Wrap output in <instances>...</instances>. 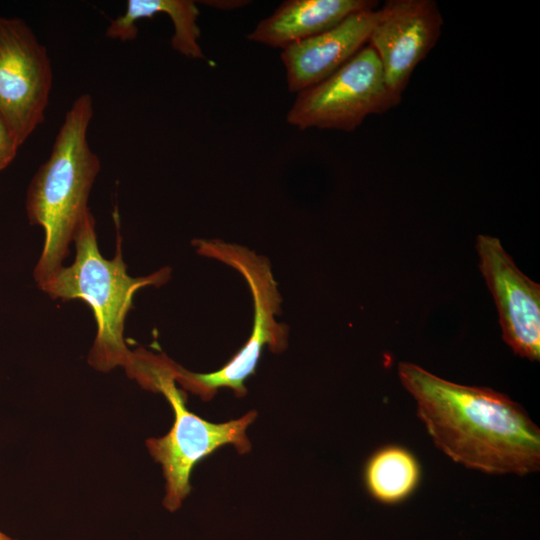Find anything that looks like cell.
I'll return each mask as SVG.
<instances>
[{
	"mask_svg": "<svg viewBox=\"0 0 540 540\" xmlns=\"http://www.w3.org/2000/svg\"><path fill=\"white\" fill-rule=\"evenodd\" d=\"M199 3H204V5L211 6L220 10H233L240 7H243L250 3L245 0H207L200 1Z\"/></svg>",
	"mask_w": 540,
	"mask_h": 540,
	"instance_id": "obj_15",
	"label": "cell"
},
{
	"mask_svg": "<svg viewBox=\"0 0 540 540\" xmlns=\"http://www.w3.org/2000/svg\"><path fill=\"white\" fill-rule=\"evenodd\" d=\"M197 252L216 258L237 271L248 282L254 302L252 334L241 350L221 369L211 373H193L173 363L172 373L176 382L210 400L218 388H231L237 397L246 395L245 380L255 373L263 348L281 352L287 346V332L275 321L280 307V295L267 259L250 250L219 240H196Z\"/></svg>",
	"mask_w": 540,
	"mask_h": 540,
	"instance_id": "obj_5",
	"label": "cell"
},
{
	"mask_svg": "<svg viewBox=\"0 0 540 540\" xmlns=\"http://www.w3.org/2000/svg\"><path fill=\"white\" fill-rule=\"evenodd\" d=\"M75 259L63 266L39 288L53 299H81L92 309L97 334L88 356V363L101 372L128 365L132 351L124 339L125 319L132 307L135 292L148 285L163 284L168 269L149 276L131 277L122 257L118 233L116 254L106 259L99 251L95 219L89 210L73 240Z\"/></svg>",
	"mask_w": 540,
	"mask_h": 540,
	"instance_id": "obj_3",
	"label": "cell"
},
{
	"mask_svg": "<svg viewBox=\"0 0 540 540\" xmlns=\"http://www.w3.org/2000/svg\"><path fill=\"white\" fill-rule=\"evenodd\" d=\"M172 360L164 354L155 355L144 349L132 351L127 375L143 388L162 393L174 412V422L163 437L150 438L147 448L163 468L165 485L164 506L177 510L190 493V476L193 467L226 444L235 446L240 454L250 451L246 435L248 426L257 414L250 411L239 419L225 423H212L189 411L186 396L175 385L171 369Z\"/></svg>",
	"mask_w": 540,
	"mask_h": 540,
	"instance_id": "obj_4",
	"label": "cell"
},
{
	"mask_svg": "<svg viewBox=\"0 0 540 540\" xmlns=\"http://www.w3.org/2000/svg\"><path fill=\"white\" fill-rule=\"evenodd\" d=\"M368 44L376 52L390 92L401 101L411 75L437 43L443 18L433 0H390Z\"/></svg>",
	"mask_w": 540,
	"mask_h": 540,
	"instance_id": "obj_9",
	"label": "cell"
},
{
	"mask_svg": "<svg viewBox=\"0 0 540 540\" xmlns=\"http://www.w3.org/2000/svg\"><path fill=\"white\" fill-rule=\"evenodd\" d=\"M421 476L415 456L401 446H385L369 458L364 480L369 494L384 504L407 499L417 488Z\"/></svg>",
	"mask_w": 540,
	"mask_h": 540,
	"instance_id": "obj_13",
	"label": "cell"
},
{
	"mask_svg": "<svg viewBox=\"0 0 540 540\" xmlns=\"http://www.w3.org/2000/svg\"><path fill=\"white\" fill-rule=\"evenodd\" d=\"M479 268L496 304L504 341L519 356L540 358V285L515 265L498 238L476 239Z\"/></svg>",
	"mask_w": 540,
	"mask_h": 540,
	"instance_id": "obj_8",
	"label": "cell"
},
{
	"mask_svg": "<svg viewBox=\"0 0 540 540\" xmlns=\"http://www.w3.org/2000/svg\"><path fill=\"white\" fill-rule=\"evenodd\" d=\"M383 8L354 13L332 28L282 49L287 88L298 93L342 67L365 45Z\"/></svg>",
	"mask_w": 540,
	"mask_h": 540,
	"instance_id": "obj_10",
	"label": "cell"
},
{
	"mask_svg": "<svg viewBox=\"0 0 540 540\" xmlns=\"http://www.w3.org/2000/svg\"><path fill=\"white\" fill-rule=\"evenodd\" d=\"M157 13L167 14L173 23L171 46L176 52L191 59H205L199 44V9L192 0H128L125 13L110 22L106 36L121 41L133 40L138 33L136 22Z\"/></svg>",
	"mask_w": 540,
	"mask_h": 540,
	"instance_id": "obj_12",
	"label": "cell"
},
{
	"mask_svg": "<svg viewBox=\"0 0 540 540\" xmlns=\"http://www.w3.org/2000/svg\"><path fill=\"white\" fill-rule=\"evenodd\" d=\"M0 540H16V539H13L0 531Z\"/></svg>",
	"mask_w": 540,
	"mask_h": 540,
	"instance_id": "obj_16",
	"label": "cell"
},
{
	"mask_svg": "<svg viewBox=\"0 0 540 540\" xmlns=\"http://www.w3.org/2000/svg\"><path fill=\"white\" fill-rule=\"evenodd\" d=\"M401 101L386 85L381 62L365 45L321 82L297 93L286 115L288 124L352 132L372 114H382Z\"/></svg>",
	"mask_w": 540,
	"mask_h": 540,
	"instance_id": "obj_6",
	"label": "cell"
},
{
	"mask_svg": "<svg viewBox=\"0 0 540 540\" xmlns=\"http://www.w3.org/2000/svg\"><path fill=\"white\" fill-rule=\"evenodd\" d=\"M398 375L434 444L453 461L489 474L540 469V430L508 396L447 381L408 362L399 364Z\"/></svg>",
	"mask_w": 540,
	"mask_h": 540,
	"instance_id": "obj_1",
	"label": "cell"
},
{
	"mask_svg": "<svg viewBox=\"0 0 540 540\" xmlns=\"http://www.w3.org/2000/svg\"><path fill=\"white\" fill-rule=\"evenodd\" d=\"M376 7L377 2L373 0H286L246 38L284 49L332 28L354 13Z\"/></svg>",
	"mask_w": 540,
	"mask_h": 540,
	"instance_id": "obj_11",
	"label": "cell"
},
{
	"mask_svg": "<svg viewBox=\"0 0 540 540\" xmlns=\"http://www.w3.org/2000/svg\"><path fill=\"white\" fill-rule=\"evenodd\" d=\"M52 81L47 50L30 27L0 17V114L20 144L44 121Z\"/></svg>",
	"mask_w": 540,
	"mask_h": 540,
	"instance_id": "obj_7",
	"label": "cell"
},
{
	"mask_svg": "<svg viewBox=\"0 0 540 540\" xmlns=\"http://www.w3.org/2000/svg\"><path fill=\"white\" fill-rule=\"evenodd\" d=\"M20 145L16 135L0 114V171L14 160Z\"/></svg>",
	"mask_w": 540,
	"mask_h": 540,
	"instance_id": "obj_14",
	"label": "cell"
},
{
	"mask_svg": "<svg viewBox=\"0 0 540 540\" xmlns=\"http://www.w3.org/2000/svg\"><path fill=\"white\" fill-rule=\"evenodd\" d=\"M90 94L77 97L67 111L48 159L34 174L26 195V213L44 230V244L34 268L38 287L63 267L84 216L101 164L90 149L87 131L93 117Z\"/></svg>",
	"mask_w": 540,
	"mask_h": 540,
	"instance_id": "obj_2",
	"label": "cell"
}]
</instances>
